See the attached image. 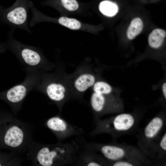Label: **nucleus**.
<instances>
[{"mask_svg":"<svg viewBox=\"0 0 166 166\" xmlns=\"http://www.w3.org/2000/svg\"><path fill=\"white\" fill-rule=\"evenodd\" d=\"M33 128L30 124L9 114L0 122V139L12 152L21 155L27 152L32 143Z\"/></svg>","mask_w":166,"mask_h":166,"instance_id":"1","label":"nucleus"},{"mask_svg":"<svg viewBox=\"0 0 166 166\" xmlns=\"http://www.w3.org/2000/svg\"><path fill=\"white\" fill-rule=\"evenodd\" d=\"M73 148L69 144H46L34 141L26 157L34 166L60 165L71 160L74 152Z\"/></svg>","mask_w":166,"mask_h":166,"instance_id":"2","label":"nucleus"},{"mask_svg":"<svg viewBox=\"0 0 166 166\" xmlns=\"http://www.w3.org/2000/svg\"><path fill=\"white\" fill-rule=\"evenodd\" d=\"M14 31L11 30L7 41L0 45V51H10L27 71L41 73L45 64L41 52L38 48L25 44L14 38Z\"/></svg>","mask_w":166,"mask_h":166,"instance_id":"3","label":"nucleus"},{"mask_svg":"<svg viewBox=\"0 0 166 166\" xmlns=\"http://www.w3.org/2000/svg\"><path fill=\"white\" fill-rule=\"evenodd\" d=\"M27 72L22 82L0 92V98L6 101L9 104L15 116L21 109L27 94L31 90L35 89L41 73L37 71Z\"/></svg>","mask_w":166,"mask_h":166,"instance_id":"4","label":"nucleus"},{"mask_svg":"<svg viewBox=\"0 0 166 166\" xmlns=\"http://www.w3.org/2000/svg\"><path fill=\"white\" fill-rule=\"evenodd\" d=\"M30 0H16L8 8L0 6V19L10 26L12 29H20L31 34L28 25Z\"/></svg>","mask_w":166,"mask_h":166,"instance_id":"5","label":"nucleus"},{"mask_svg":"<svg viewBox=\"0 0 166 166\" xmlns=\"http://www.w3.org/2000/svg\"><path fill=\"white\" fill-rule=\"evenodd\" d=\"M45 81L39 78L35 89L43 92L51 100L58 104L65 99L66 89L61 82L57 80L51 79Z\"/></svg>","mask_w":166,"mask_h":166,"instance_id":"6","label":"nucleus"},{"mask_svg":"<svg viewBox=\"0 0 166 166\" xmlns=\"http://www.w3.org/2000/svg\"><path fill=\"white\" fill-rule=\"evenodd\" d=\"M46 126L59 138L68 131L70 127L64 119L58 116L51 117L46 121Z\"/></svg>","mask_w":166,"mask_h":166,"instance_id":"7","label":"nucleus"},{"mask_svg":"<svg viewBox=\"0 0 166 166\" xmlns=\"http://www.w3.org/2000/svg\"><path fill=\"white\" fill-rule=\"evenodd\" d=\"M135 122L133 117L127 113L118 115L114 118L113 125L114 129L119 131H127L133 126Z\"/></svg>","mask_w":166,"mask_h":166,"instance_id":"8","label":"nucleus"},{"mask_svg":"<svg viewBox=\"0 0 166 166\" xmlns=\"http://www.w3.org/2000/svg\"><path fill=\"white\" fill-rule=\"evenodd\" d=\"M96 81L94 75L90 73H84L78 76L75 80L73 85L78 92L83 93L92 87Z\"/></svg>","mask_w":166,"mask_h":166,"instance_id":"9","label":"nucleus"},{"mask_svg":"<svg viewBox=\"0 0 166 166\" xmlns=\"http://www.w3.org/2000/svg\"><path fill=\"white\" fill-rule=\"evenodd\" d=\"M101 151L104 156L108 160L116 161L123 157L125 152L122 148L112 145L102 146Z\"/></svg>","mask_w":166,"mask_h":166,"instance_id":"10","label":"nucleus"},{"mask_svg":"<svg viewBox=\"0 0 166 166\" xmlns=\"http://www.w3.org/2000/svg\"><path fill=\"white\" fill-rule=\"evenodd\" d=\"M163 124L162 119L159 117L153 118L145 127L144 134L147 139H151L155 137L160 132Z\"/></svg>","mask_w":166,"mask_h":166,"instance_id":"11","label":"nucleus"},{"mask_svg":"<svg viewBox=\"0 0 166 166\" xmlns=\"http://www.w3.org/2000/svg\"><path fill=\"white\" fill-rule=\"evenodd\" d=\"M166 34V32L162 29H156L153 30L148 38L149 46L154 49L159 48L162 45Z\"/></svg>","mask_w":166,"mask_h":166,"instance_id":"12","label":"nucleus"},{"mask_svg":"<svg viewBox=\"0 0 166 166\" xmlns=\"http://www.w3.org/2000/svg\"><path fill=\"white\" fill-rule=\"evenodd\" d=\"M106 102L104 95L93 92L91 95V105L93 110L96 112H100L103 110Z\"/></svg>","mask_w":166,"mask_h":166,"instance_id":"13","label":"nucleus"},{"mask_svg":"<svg viewBox=\"0 0 166 166\" xmlns=\"http://www.w3.org/2000/svg\"><path fill=\"white\" fill-rule=\"evenodd\" d=\"M143 24L139 18H134L131 21L127 31V36L130 40L133 39L142 31Z\"/></svg>","mask_w":166,"mask_h":166,"instance_id":"14","label":"nucleus"},{"mask_svg":"<svg viewBox=\"0 0 166 166\" xmlns=\"http://www.w3.org/2000/svg\"><path fill=\"white\" fill-rule=\"evenodd\" d=\"M100 11L104 14L108 16H113L118 11V7L115 3L105 1L101 2L99 6Z\"/></svg>","mask_w":166,"mask_h":166,"instance_id":"15","label":"nucleus"},{"mask_svg":"<svg viewBox=\"0 0 166 166\" xmlns=\"http://www.w3.org/2000/svg\"><path fill=\"white\" fill-rule=\"evenodd\" d=\"M92 87L93 92L104 95H109L112 91V86L103 81H95Z\"/></svg>","mask_w":166,"mask_h":166,"instance_id":"16","label":"nucleus"},{"mask_svg":"<svg viewBox=\"0 0 166 166\" xmlns=\"http://www.w3.org/2000/svg\"><path fill=\"white\" fill-rule=\"evenodd\" d=\"M61 25L72 30H77L81 27V23L77 20L65 17H61L57 20Z\"/></svg>","mask_w":166,"mask_h":166,"instance_id":"17","label":"nucleus"},{"mask_svg":"<svg viewBox=\"0 0 166 166\" xmlns=\"http://www.w3.org/2000/svg\"><path fill=\"white\" fill-rule=\"evenodd\" d=\"M63 7L68 10L74 11L79 7L78 3L76 0H60Z\"/></svg>","mask_w":166,"mask_h":166,"instance_id":"18","label":"nucleus"},{"mask_svg":"<svg viewBox=\"0 0 166 166\" xmlns=\"http://www.w3.org/2000/svg\"><path fill=\"white\" fill-rule=\"evenodd\" d=\"M133 165L131 163L125 161H119L113 164L114 166H132Z\"/></svg>","mask_w":166,"mask_h":166,"instance_id":"19","label":"nucleus"},{"mask_svg":"<svg viewBox=\"0 0 166 166\" xmlns=\"http://www.w3.org/2000/svg\"><path fill=\"white\" fill-rule=\"evenodd\" d=\"M160 146L164 150H166V133L162 137L160 143Z\"/></svg>","mask_w":166,"mask_h":166,"instance_id":"20","label":"nucleus"},{"mask_svg":"<svg viewBox=\"0 0 166 166\" xmlns=\"http://www.w3.org/2000/svg\"><path fill=\"white\" fill-rule=\"evenodd\" d=\"M86 165L88 166H99L101 164L96 161H90L87 163Z\"/></svg>","mask_w":166,"mask_h":166,"instance_id":"21","label":"nucleus"},{"mask_svg":"<svg viewBox=\"0 0 166 166\" xmlns=\"http://www.w3.org/2000/svg\"><path fill=\"white\" fill-rule=\"evenodd\" d=\"M162 91L163 95L165 99H166V83H164L162 87Z\"/></svg>","mask_w":166,"mask_h":166,"instance_id":"22","label":"nucleus"},{"mask_svg":"<svg viewBox=\"0 0 166 166\" xmlns=\"http://www.w3.org/2000/svg\"><path fill=\"white\" fill-rule=\"evenodd\" d=\"M2 163L0 162V166L2 165Z\"/></svg>","mask_w":166,"mask_h":166,"instance_id":"23","label":"nucleus"}]
</instances>
